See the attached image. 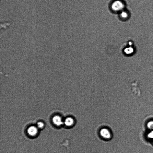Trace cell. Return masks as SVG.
<instances>
[{
  "instance_id": "6da1fadb",
  "label": "cell",
  "mask_w": 153,
  "mask_h": 153,
  "mask_svg": "<svg viewBox=\"0 0 153 153\" xmlns=\"http://www.w3.org/2000/svg\"><path fill=\"white\" fill-rule=\"evenodd\" d=\"M112 7L114 10L119 11L124 8V5L120 1H117L113 3Z\"/></svg>"
},
{
  "instance_id": "7a4b0ae2",
  "label": "cell",
  "mask_w": 153,
  "mask_h": 153,
  "mask_svg": "<svg viewBox=\"0 0 153 153\" xmlns=\"http://www.w3.org/2000/svg\"><path fill=\"white\" fill-rule=\"evenodd\" d=\"M100 133L101 136L105 139H109L111 136L110 131L106 128L101 129L100 131Z\"/></svg>"
},
{
  "instance_id": "3957f363",
  "label": "cell",
  "mask_w": 153,
  "mask_h": 153,
  "mask_svg": "<svg viewBox=\"0 0 153 153\" xmlns=\"http://www.w3.org/2000/svg\"><path fill=\"white\" fill-rule=\"evenodd\" d=\"M38 128L34 126L29 127L28 129L27 132L29 134L32 136L36 135L38 133Z\"/></svg>"
},
{
  "instance_id": "277c9868",
  "label": "cell",
  "mask_w": 153,
  "mask_h": 153,
  "mask_svg": "<svg viewBox=\"0 0 153 153\" xmlns=\"http://www.w3.org/2000/svg\"><path fill=\"white\" fill-rule=\"evenodd\" d=\"M53 121L54 124L58 126H61L63 124L62 119L59 116H54L53 119Z\"/></svg>"
},
{
  "instance_id": "5b68a950",
  "label": "cell",
  "mask_w": 153,
  "mask_h": 153,
  "mask_svg": "<svg viewBox=\"0 0 153 153\" xmlns=\"http://www.w3.org/2000/svg\"><path fill=\"white\" fill-rule=\"evenodd\" d=\"M74 123V120L71 117H68L65 121V124L67 126H71Z\"/></svg>"
},
{
  "instance_id": "8992f818",
  "label": "cell",
  "mask_w": 153,
  "mask_h": 153,
  "mask_svg": "<svg viewBox=\"0 0 153 153\" xmlns=\"http://www.w3.org/2000/svg\"><path fill=\"white\" fill-rule=\"evenodd\" d=\"M37 126L38 128L41 129L44 127V124L43 122H39L37 124Z\"/></svg>"
},
{
  "instance_id": "52a82bcc",
  "label": "cell",
  "mask_w": 153,
  "mask_h": 153,
  "mask_svg": "<svg viewBox=\"0 0 153 153\" xmlns=\"http://www.w3.org/2000/svg\"><path fill=\"white\" fill-rule=\"evenodd\" d=\"M121 16L123 18H126L128 16L127 13L125 11H123L121 13Z\"/></svg>"
}]
</instances>
